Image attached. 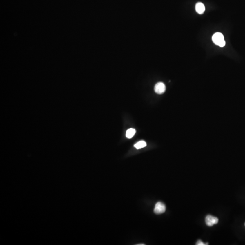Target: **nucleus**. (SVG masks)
Segmentation results:
<instances>
[{"mask_svg": "<svg viewBox=\"0 0 245 245\" xmlns=\"http://www.w3.org/2000/svg\"><path fill=\"white\" fill-rule=\"evenodd\" d=\"M205 222L208 226H212L218 223V219L217 217L208 215L206 217Z\"/></svg>", "mask_w": 245, "mask_h": 245, "instance_id": "nucleus-3", "label": "nucleus"}, {"mask_svg": "<svg viewBox=\"0 0 245 245\" xmlns=\"http://www.w3.org/2000/svg\"><path fill=\"white\" fill-rule=\"evenodd\" d=\"M212 40L215 45H217L220 47H224L225 46L224 36L221 33L217 32L214 34L212 37Z\"/></svg>", "mask_w": 245, "mask_h": 245, "instance_id": "nucleus-1", "label": "nucleus"}, {"mask_svg": "<svg viewBox=\"0 0 245 245\" xmlns=\"http://www.w3.org/2000/svg\"><path fill=\"white\" fill-rule=\"evenodd\" d=\"M166 90V86L163 82H159L155 86V92L157 94H162Z\"/></svg>", "mask_w": 245, "mask_h": 245, "instance_id": "nucleus-4", "label": "nucleus"}, {"mask_svg": "<svg viewBox=\"0 0 245 245\" xmlns=\"http://www.w3.org/2000/svg\"><path fill=\"white\" fill-rule=\"evenodd\" d=\"M147 144L144 141H139L136 143L134 145V147L137 149H140V148H143L144 147H146Z\"/></svg>", "mask_w": 245, "mask_h": 245, "instance_id": "nucleus-7", "label": "nucleus"}, {"mask_svg": "<svg viewBox=\"0 0 245 245\" xmlns=\"http://www.w3.org/2000/svg\"><path fill=\"white\" fill-rule=\"evenodd\" d=\"M166 211V206L163 202H157L154 209V213L156 214H162Z\"/></svg>", "mask_w": 245, "mask_h": 245, "instance_id": "nucleus-2", "label": "nucleus"}, {"mask_svg": "<svg viewBox=\"0 0 245 245\" xmlns=\"http://www.w3.org/2000/svg\"></svg>", "mask_w": 245, "mask_h": 245, "instance_id": "nucleus-9", "label": "nucleus"}, {"mask_svg": "<svg viewBox=\"0 0 245 245\" xmlns=\"http://www.w3.org/2000/svg\"><path fill=\"white\" fill-rule=\"evenodd\" d=\"M196 245H208V244H204V242H202V241H201V240H198L197 241V243H196Z\"/></svg>", "mask_w": 245, "mask_h": 245, "instance_id": "nucleus-8", "label": "nucleus"}, {"mask_svg": "<svg viewBox=\"0 0 245 245\" xmlns=\"http://www.w3.org/2000/svg\"><path fill=\"white\" fill-rule=\"evenodd\" d=\"M135 133L136 131L135 129H134V128H129L127 130L126 136L128 139H131L135 135Z\"/></svg>", "mask_w": 245, "mask_h": 245, "instance_id": "nucleus-6", "label": "nucleus"}, {"mask_svg": "<svg viewBox=\"0 0 245 245\" xmlns=\"http://www.w3.org/2000/svg\"><path fill=\"white\" fill-rule=\"evenodd\" d=\"M196 12L199 14H202L204 13L205 10V8L203 3L201 2H198L197 3L195 6Z\"/></svg>", "mask_w": 245, "mask_h": 245, "instance_id": "nucleus-5", "label": "nucleus"}]
</instances>
